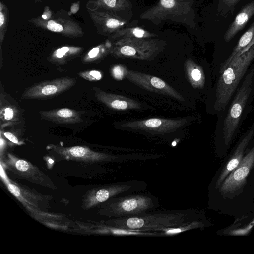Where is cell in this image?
<instances>
[{
	"label": "cell",
	"mask_w": 254,
	"mask_h": 254,
	"mask_svg": "<svg viewBox=\"0 0 254 254\" xmlns=\"http://www.w3.org/2000/svg\"><path fill=\"white\" fill-rule=\"evenodd\" d=\"M0 105V118L1 127L11 125L18 121L19 112L17 108L15 105L4 101L1 93Z\"/></svg>",
	"instance_id": "cell-25"
},
{
	"label": "cell",
	"mask_w": 254,
	"mask_h": 254,
	"mask_svg": "<svg viewBox=\"0 0 254 254\" xmlns=\"http://www.w3.org/2000/svg\"><path fill=\"white\" fill-rule=\"evenodd\" d=\"M92 89L97 100L110 109L122 111L141 108L138 101L130 98L106 92L97 87H93Z\"/></svg>",
	"instance_id": "cell-17"
},
{
	"label": "cell",
	"mask_w": 254,
	"mask_h": 254,
	"mask_svg": "<svg viewBox=\"0 0 254 254\" xmlns=\"http://www.w3.org/2000/svg\"><path fill=\"white\" fill-rule=\"evenodd\" d=\"M78 75L81 78L89 81H97L102 77V73L96 70H90L81 71L78 73Z\"/></svg>",
	"instance_id": "cell-29"
},
{
	"label": "cell",
	"mask_w": 254,
	"mask_h": 254,
	"mask_svg": "<svg viewBox=\"0 0 254 254\" xmlns=\"http://www.w3.org/2000/svg\"><path fill=\"white\" fill-rule=\"evenodd\" d=\"M147 186L145 182L139 180L101 185L86 192L82 199L81 207L89 210L115 196L143 192Z\"/></svg>",
	"instance_id": "cell-7"
},
{
	"label": "cell",
	"mask_w": 254,
	"mask_h": 254,
	"mask_svg": "<svg viewBox=\"0 0 254 254\" xmlns=\"http://www.w3.org/2000/svg\"><path fill=\"white\" fill-rule=\"evenodd\" d=\"M193 0H159L157 3L140 15L143 20L158 24L170 20L195 27Z\"/></svg>",
	"instance_id": "cell-4"
},
{
	"label": "cell",
	"mask_w": 254,
	"mask_h": 254,
	"mask_svg": "<svg viewBox=\"0 0 254 254\" xmlns=\"http://www.w3.org/2000/svg\"><path fill=\"white\" fill-rule=\"evenodd\" d=\"M253 45H254V21L251 24L247 31L241 37L230 56L220 64L219 74L224 70L234 58L249 50Z\"/></svg>",
	"instance_id": "cell-21"
},
{
	"label": "cell",
	"mask_w": 254,
	"mask_h": 254,
	"mask_svg": "<svg viewBox=\"0 0 254 254\" xmlns=\"http://www.w3.org/2000/svg\"><path fill=\"white\" fill-rule=\"evenodd\" d=\"M9 192L27 209L33 208L44 211L48 203L53 197L50 195L42 194L33 190L27 186L1 177Z\"/></svg>",
	"instance_id": "cell-13"
},
{
	"label": "cell",
	"mask_w": 254,
	"mask_h": 254,
	"mask_svg": "<svg viewBox=\"0 0 254 254\" xmlns=\"http://www.w3.org/2000/svg\"><path fill=\"white\" fill-rule=\"evenodd\" d=\"M254 164V147L248 152L236 168V169L223 182L220 191L223 193H231L243 184Z\"/></svg>",
	"instance_id": "cell-16"
},
{
	"label": "cell",
	"mask_w": 254,
	"mask_h": 254,
	"mask_svg": "<svg viewBox=\"0 0 254 254\" xmlns=\"http://www.w3.org/2000/svg\"><path fill=\"white\" fill-rule=\"evenodd\" d=\"M46 0H35L34 3L36 5L39 4Z\"/></svg>",
	"instance_id": "cell-34"
},
{
	"label": "cell",
	"mask_w": 254,
	"mask_h": 254,
	"mask_svg": "<svg viewBox=\"0 0 254 254\" xmlns=\"http://www.w3.org/2000/svg\"><path fill=\"white\" fill-rule=\"evenodd\" d=\"M254 72H249L238 90L224 121L223 138L226 144L232 139L238 126L241 117L252 89Z\"/></svg>",
	"instance_id": "cell-8"
},
{
	"label": "cell",
	"mask_w": 254,
	"mask_h": 254,
	"mask_svg": "<svg viewBox=\"0 0 254 254\" xmlns=\"http://www.w3.org/2000/svg\"><path fill=\"white\" fill-rule=\"evenodd\" d=\"M87 12L97 32L104 36L110 37L117 30L125 28L127 24V21L116 13L102 9L87 10Z\"/></svg>",
	"instance_id": "cell-15"
},
{
	"label": "cell",
	"mask_w": 254,
	"mask_h": 254,
	"mask_svg": "<svg viewBox=\"0 0 254 254\" xmlns=\"http://www.w3.org/2000/svg\"><path fill=\"white\" fill-rule=\"evenodd\" d=\"M1 133H2L7 139H8L9 141H10L13 143L18 145H21L24 143L22 141H20L19 140L16 135H15L14 133L11 132L3 131L2 132L1 131Z\"/></svg>",
	"instance_id": "cell-31"
},
{
	"label": "cell",
	"mask_w": 254,
	"mask_h": 254,
	"mask_svg": "<svg viewBox=\"0 0 254 254\" xmlns=\"http://www.w3.org/2000/svg\"><path fill=\"white\" fill-rule=\"evenodd\" d=\"M254 59V45L234 58L220 74L216 89L214 109L224 110Z\"/></svg>",
	"instance_id": "cell-3"
},
{
	"label": "cell",
	"mask_w": 254,
	"mask_h": 254,
	"mask_svg": "<svg viewBox=\"0 0 254 254\" xmlns=\"http://www.w3.org/2000/svg\"><path fill=\"white\" fill-rule=\"evenodd\" d=\"M240 0H220L219 3V11L222 13L230 11Z\"/></svg>",
	"instance_id": "cell-30"
},
{
	"label": "cell",
	"mask_w": 254,
	"mask_h": 254,
	"mask_svg": "<svg viewBox=\"0 0 254 254\" xmlns=\"http://www.w3.org/2000/svg\"><path fill=\"white\" fill-rule=\"evenodd\" d=\"M166 45L165 41L154 38H124L112 43L110 54L117 58L151 61Z\"/></svg>",
	"instance_id": "cell-5"
},
{
	"label": "cell",
	"mask_w": 254,
	"mask_h": 254,
	"mask_svg": "<svg viewBox=\"0 0 254 254\" xmlns=\"http://www.w3.org/2000/svg\"><path fill=\"white\" fill-rule=\"evenodd\" d=\"M125 77L138 86L149 91L168 96L179 101H185L184 97L177 90L157 77L127 69Z\"/></svg>",
	"instance_id": "cell-14"
},
{
	"label": "cell",
	"mask_w": 254,
	"mask_h": 254,
	"mask_svg": "<svg viewBox=\"0 0 254 254\" xmlns=\"http://www.w3.org/2000/svg\"><path fill=\"white\" fill-rule=\"evenodd\" d=\"M28 21L38 28L70 39L81 37L84 34L80 25L63 9L54 12L46 6L41 15Z\"/></svg>",
	"instance_id": "cell-6"
},
{
	"label": "cell",
	"mask_w": 254,
	"mask_h": 254,
	"mask_svg": "<svg viewBox=\"0 0 254 254\" xmlns=\"http://www.w3.org/2000/svg\"><path fill=\"white\" fill-rule=\"evenodd\" d=\"M187 63L189 79L194 88H202L205 83V76L202 68L191 61Z\"/></svg>",
	"instance_id": "cell-27"
},
{
	"label": "cell",
	"mask_w": 254,
	"mask_h": 254,
	"mask_svg": "<svg viewBox=\"0 0 254 254\" xmlns=\"http://www.w3.org/2000/svg\"><path fill=\"white\" fill-rule=\"evenodd\" d=\"M4 164L11 176L19 179L25 180L51 189L57 188L52 179L36 166L13 154H7Z\"/></svg>",
	"instance_id": "cell-10"
},
{
	"label": "cell",
	"mask_w": 254,
	"mask_h": 254,
	"mask_svg": "<svg viewBox=\"0 0 254 254\" xmlns=\"http://www.w3.org/2000/svg\"><path fill=\"white\" fill-rule=\"evenodd\" d=\"M254 15V1L246 5L237 15L233 22L226 31L224 39L229 42L247 24Z\"/></svg>",
	"instance_id": "cell-19"
},
{
	"label": "cell",
	"mask_w": 254,
	"mask_h": 254,
	"mask_svg": "<svg viewBox=\"0 0 254 254\" xmlns=\"http://www.w3.org/2000/svg\"><path fill=\"white\" fill-rule=\"evenodd\" d=\"M160 206L157 197L143 191L112 197L96 208L98 214L107 220L137 216L154 211Z\"/></svg>",
	"instance_id": "cell-2"
},
{
	"label": "cell",
	"mask_w": 254,
	"mask_h": 254,
	"mask_svg": "<svg viewBox=\"0 0 254 254\" xmlns=\"http://www.w3.org/2000/svg\"><path fill=\"white\" fill-rule=\"evenodd\" d=\"M187 120L153 118L123 123L122 129L152 134H164L174 132L185 126Z\"/></svg>",
	"instance_id": "cell-11"
},
{
	"label": "cell",
	"mask_w": 254,
	"mask_h": 254,
	"mask_svg": "<svg viewBox=\"0 0 254 254\" xmlns=\"http://www.w3.org/2000/svg\"><path fill=\"white\" fill-rule=\"evenodd\" d=\"M254 134V126L248 131L238 145L232 157L227 164L226 167L220 175L216 182V186H219L227 175L234 170L239 164L242 159L243 154L253 135Z\"/></svg>",
	"instance_id": "cell-20"
},
{
	"label": "cell",
	"mask_w": 254,
	"mask_h": 254,
	"mask_svg": "<svg viewBox=\"0 0 254 254\" xmlns=\"http://www.w3.org/2000/svg\"><path fill=\"white\" fill-rule=\"evenodd\" d=\"M157 35L140 27L124 28L120 29L109 37L116 40L124 38H153Z\"/></svg>",
	"instance_id": "cell-26"
},
{
	"label": "cell",
	"mask_w": 254,
	"mask_h": 254,
	"mask_svg": "<svg viewBox=\"0 0 254 254\" xmlns=\"http://www.w3.org/2000/svg\"><path fill=\"white\" fill-rule=\"evenodd\" d=\"M39 114L44 119L61 124H72L83 121L80 112L67 108L42 111Z\"/></svg>",
	"instance_id": "cell-18"
},
{
	"label": "cell",
	"mask_w": 254,
	"mask_h": 254,
	"mask_svg": "<svg viewBox=\"0 0 254 254\" xmlns=\"http://www.w3.org/2000/svg\"><path fill=\"white\" fill-rule=\"evenodd\" d=\"M192 209L150 211L141 214L104 221L109 228L124 231L153 232L157 234L167 230L182 227L198 220Z\"/></svg>",
	"instance_id": "cell-1"
},
{
	"label": "cell",
	"mask_w": 254,
	"mask_h": 254,
	"mask_svg": "<svg viewBox=\"0 0 254 254\" xmlns=\"http://www.w3.org/2000/svg\"><path fill=\"white\" fill-rule=\"evenodd\" d=\"M84 51L82 47L64 46L54 50L48 57L49 61L53 64H65L81 55Z\"/></svg>",
	"instance_id": "cell-23"
},
{
	"label": "cell",
	"mask_w": 254,
	"mask_h": 254,
	"mask_svg": "<svg viewBox=\"0 0 254 254\" xmlns=\"http://www.w3.org/2000/svg\"><path fill=\"white\" fill-rule=\"evenodd\" d=\"M80 6V1H77L75 3H74L72 4L70 8V10L69 12H71L70 15L71 14L76 13L79 10Z\"/></svg>",
	"instance_id": "cell-33"
},
{
	"label": "cell",
	"mask_w": 254,
	"mask_h": 254,
	"mask_svg": "<svg viewBox=\"0 0 254 254\" xmlns=\"http://www.w3.org/2000/svg\"><path fill=\"white\" fill-rule=\"evenodd\" d=\"M131 8L129 0H88L87 10L102 9L114 13L129 10Z\"/></svg>",
	"instance_id": "cell-22"
},
{
	"label": "cell",
	"mask_w": 254,
	"mask_h": 254,
	"mask_svg": "<svg viewBox=\"0 0 254 254\" xmlns=\"http://www.w3.org/2000/svg\"><path fill=\"white\" fill-rule=\"evenodd\" d=\"M47 148L64 160L85 164L126 161L129 159H133L129 156L122 157L96 152L88 147L81 146L64 147L52 144L48 145Z\"/></svg>",
	"instance_id": "cell-9"
},
{
	"label": "cell",
	"mask_w": 254,
	"mask_h": 254,
	"mask_svg": "<svg viewBox=\"0 0 254 254\" xmlns=\"http://www.w3.org/2000/svg\"><path fill=\"white\" fill-rule=\"evenodd\" d=\"M9 22V10L3 1L0 2V46L5 37Z\"/></svg>",
	"instance_id": "cell-28"
},
{
	"label": "cell",
	"mask_w": 254,
	"mask_h": 254,
	"mask_svg": "<svg viewBox=\"0 0 254 254\" xmlns=\"http://www.w3.org/2000/svg\"><path fill=\"white\" fill-rule=\"evenodd\" d=\"M126 70L121 66H116L112 70L114 76L117 79H122L124 76H125Z\"/></svg>",
	"instance_id": "cell-32"
},
{
	"label": "cell",
	"mask_w": 254,
	"mask_h": 254,
	"mask_svg": "<svg viewBox=\"0 0 254 254\" xmlns=\"http://www.w3.org/2000/svg\"><path fill=\"white\" fill-rule=\"evenodd\" d=\"M112 43L107 39L104 43H101L91 49L81 58L84 63H96L110 54Z\"/></svg>",
	"instance_id": "cell-24"
},
{
	"label": "cell",
	"mask_w": 254,
	"mask_h": 254,
	"mask_svg": "<svg viewBox=\"0 0 254 254\" xmlns=\"http://www.w3.org/2000/svg\"><path fill=\"white\" fill-rule=\"evenodd\" d=\"M77 79L63 77L32 85L23 93L22 99H47L54 98L75 85Z\"/></svg>",
	"instance_id": "cell-12"
}]
</instances>
